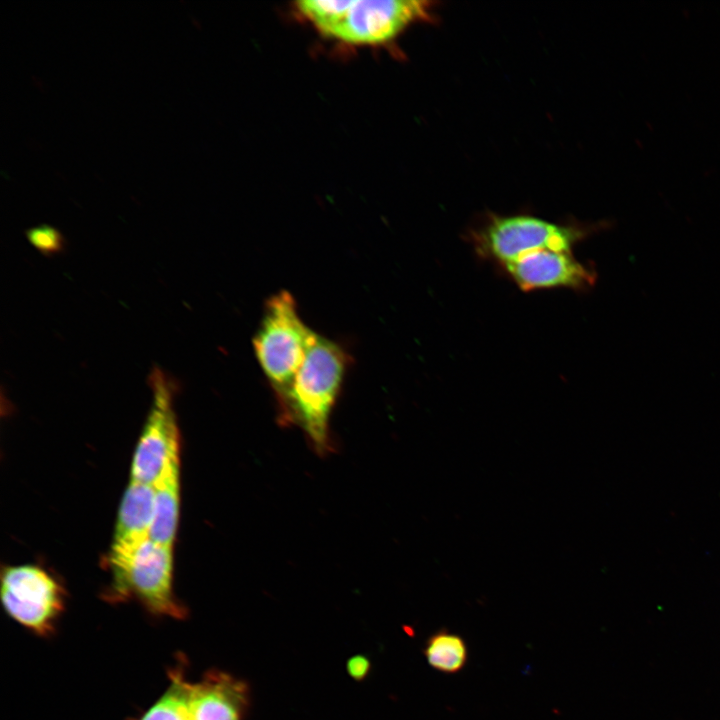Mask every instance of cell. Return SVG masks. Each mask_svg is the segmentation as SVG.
<instances>
[{
    "label": "cell",
    "instance_id": "obj_8",
    "mask_svg": "<svg viewBox=\"0 0 720 720\" xmlns=\"http://www.w3.org/2000/svg\"><path fill=\"white\" fill-rule=\"evenodd\" d=\"M502 267L525 291L547 288L585 290L596 281L595 270L577 260L572 251L535 250Z\"/></svg>",
    "mask_w": 720,
    "mask_h": 720
},
{
    "label": "cell",
    "instance_id": "obj_3",
    "mask_svg": "<svg viewBox=\"0 0 720 720\" xmlns=\"http://www.w3.org/2000/svg\"><path fill=\"white\" fill-rule=\"evenodd\" d=\"M314 335L288 291H279L266 301L253 347L280 402L288 394Z\"/></svg>",
    "mask_w": 720,
    "mask_h": 720
},
{
    "label": "cell",
    "instance_id": "obj_13",
    "mask_svg": "<svg viewBox=\"0 0 720 720\" xmlns=\"http://www.w3.org/2000/svg\"><path fill=\"white\" fill-rule=\"evenodd\" d=\"M141 720H190L189 684L174 679L167 692Z\"/></svg>",
    "mask_w": 720,
    "mask_h": 720
},
{
    "label": "cell",
    "instance_id": "obj_7",
    "mask_svg": "<svg viewBox=\"0 0 720 720\" xmlns=\"http://www.w3.org/2000/svg\"><path fill=\"white\" fill-rule=\"evenodd\" d=\"M1 599L18 623L46 633L63 609V590L43 569L33 565L7 567L1 576Z\"/></svg>",
    "mask_w": 720,
    "mask_h": 720
},
{
    "label": "cell",
    "instance_id": "obj_14",
    "mask_svg": "<svg viewBox=\"0 0 720 720\" xmlns=\"http://www.w3.org/2000/svg\"><path fill=\"white\" fill-rule=\"evenodd\" d=\"M28 242L42 255L53 256L63 251L65 238L54 226L39 224L25 231Z\"/></svg>",
    "mask_w": 720,
    "mask_h": 720
},
{
    "label": "cell",
    "instance_id": "obj_6",
    "mask_svg": "<svg viewBox=\"0 0 720 720\" xmlns=\"http://www.w3.org/2000/svg\"><path fill=\"white\" fill-rule=\"evenodd\" d=\"M152 404L136 446L130 480L152 484L161 474L172 447L179 442L173 397L176 381L157 365L148 375Z\"/></svg>",
    "mask_w": 720,
    "mask_h": 720
},
{
    "label": "cell",
    "instance_id": "obj_10",
    "mask_svg": "<svg viewBox=\"0 0 720 720\" xmlns=\"http://www.w3.org/2000/svg\"><path fill=\"white\" fill-rule=\"evenodd\" d=\"M245 687L225 674H211L189 684L190 720H240Z\"/></svg>",
    "mask_w": 720,
    "mask_h": 720
},
{
    "label": "cell",
    "instance_id": "obj_2",
    "mask_svg": "<svg viewBox=\"0 0 720 720\" xmlns=\"http://www.w3.org/2000/svg\"><path fill=\"white\" fill-rule=\"evenodd\" d=\"M348 363L349 356L341 345L315 333L288 394L280 402L319 453L330 449L329 417Z\"/></svg>",
    "mask_w": 720,
    "mask_h": 720
},
{
    "label": "cell",
    "instance_id": "obj_9",
    "mask_svg": "<svg viewBox=\"0 0 720 720\" xmlns=\"http://www.w3.org/2000/svg\"><path fill=\"white\" fill-rule=\"evenodd\" d=\"M154 499L152 484L130 480L120 504L110 554H127L150 539Z\"/></svg>",
    "mask_w": 720,
    "mask_h": 720
},
{
    "label": "cell",
    "instance_id": "obj_11",
    "mask_svg": "<svg viewBox=\"0 0 720 720\" xmlns=\"http://www.w3.org/2000/svg\"><path fill=\"white\" fill-rule=\"evenodd\" d=\"M153 487L154 517L150 539L157 544L172 548L179 512V442L172 447Z\"/></svg>",
    "mask_w": 720,
    "mask_h": 720
},
{
    "label": "cell",
    "instance_id": "obj_4",
    "mask_svg": "<svg viewBox=\"0 0 720 720\" xmlns=\"http://www.w3.org/2000/svg\"><path fill=\"white\" fill-rule=\"evenodd\" d=\"M591 228L561 225L531 215H493L471 234L480 256L501 265L529 252L550 249L572 251Z\"/></svg>",
    "mask_w": 720,
    "mask_h": 720
},
{
    "label": "cell",
    "instance_id": "obj_5",
    "mask_svg": "<svg viewBox=\"0 0 720 720\" xmlns=\"http://www.w3.org/2000/svg\"><path fill=\"white\" fill-rule=\"evenodd\" d=\"M109 562L119 589L133 592L155 613L183 615L172 591V548L148 539L127 554H110Z\"/></svg>",
    "mask_w": 720,
    "mask_h": 720
},
{
    "label": "cell",
    "instance_id": "obj_12",
    "mask_svg": "<svg viewBox=\"0 0 720 720\" xmlns=\"http://www.w3.org/2000/svg\"><path fill=\"white\" fill-rule=\"evenodd\" d=\"M424 655L433 669L446 674H455L466 665L468 649L460 635L448 630H440L427 640Z\"/></svg>",
    "mask_w": 720,
    "mask_h": 720
},
{
    "label": "cell",
    "instance_id": "obj_1",
    "mask_svg": "<svg viewBox=\"0 0 720 720\" xmlns=\"http://www.w3.org/2000/svg\"><path fill=\"white\" fill-rule=\"evenodd\" d=\"M296 9L320 34L352 45H379L429 16L430 3L415 0H309Z\"/></svg>",
    "mask_w": 720,
    "mask_h": 720
},
{
    "label": "cell",
    "instance_id": "obj_15",
    "mask_svg": "<svg viewBox=\"0 0 720 720\" xmlns=\"http://www.w3.org/2000/svg\"><path fill=\"white\" fill-rule=\"evenodd\" d=\"M368 667L367 659L362 656L353 657L348 663V671L356 679L362 678L366 674Z\"/></svg>",
    "mask_w": 720,
    "mask_h": 720
}]
</instances>
